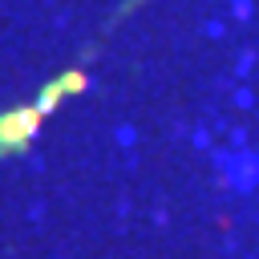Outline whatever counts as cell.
<instances>
[{
  "label": "cell",
  "instance_id": "6da1fadb",
  "mask_svg": "<svg viewBox=\"0 0 259 259\" xmlns=\"http://www.w3.org/2000/svg\"><path fill=\"white\" fill-rule=\"evenodd\" d=\"M40 125V109L36 105H24V109H12L0 117V150H16L24 146Z\"/></svg>",
  "mask_w": 259,
  "mask_h": 259
},
{
  "label": "cell",
  "instance_id": "7a4b0ae2",
  "mask_svg": "<svg viewBox=\"0 0 259 259\" xmlns=\"http://www.w3.org/2000/svg\"><path fill=\"white\" fill-rule=\"evenodd\" d=\"M65 97V85L61 81H49L45 89H40V97H36V109H40V117H49L53 109H57V101Z\"/></svg>",
  "mask_w": 259,
  "mask_h": 259
},
{
  "label": "cell",
  "instance_id": "3957f363",
  "mask_svg": "<svg viewBox=\"0 0 259 259\" xmlns=\"http://www.w3.org/2000/svg\"><path fill=\"white\" fill-rule=\"evenodd\" d=\"M61 85H65V93H81L85 85H89V77L85 73H65V77H57Z\"/></svg>",
  "mask_w": 259,
  "mask_h": 259
},
{
  "label": "cell",
  "instance_id": "277c9868",
  "mask_svg": "<svg viewBox=\"0 0 259 259\" xmlns=\"http://www.w3.org/2000/svg\"><path fill=\"white\" fill-rule=\"evenodd\" d=\"M235 12L239 16H251V0H235Z\"/></svg>",
  "mask_w": 259,
  "mask_h": 259
}]
</instances>
